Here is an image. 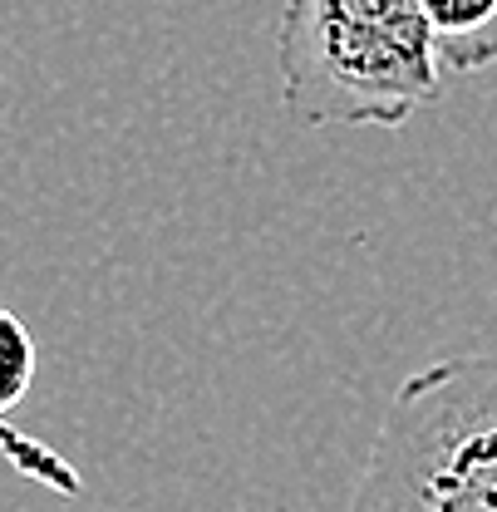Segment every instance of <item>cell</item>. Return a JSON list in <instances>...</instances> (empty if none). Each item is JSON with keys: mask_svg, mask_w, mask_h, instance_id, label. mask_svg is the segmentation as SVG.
<instances>
[{"mask_svg": "<svg viewBox=\"0 0 497 512\" xmlns=\"http://www.w3.org/2000/svg\"><path fill=\"white\" fill-rule=\"evenodd\" d=\"M276 69L296 128H404L448 79L414 0H286Z\"/></svg>", "mask_w": 497, "mask_h": 512, "instance_id": "obj_1", "label": "cell"}, {"mask_svg": "<svg viewBox=\"0 0 497 512\" xmlns=\"http://www.w3.org/2000/svg\"><path fill=\"white\" fill-rule=\"evenodd\" d=\"M350 512H497V350L443 355L394 389Z\"/></svg>", "mask_w": 497, "mask_h": 512, "instance_id": "obj_2", "label": "cell"}, {"mask_svg": "<svg viewBox=\"0 0 497 512\" xmlns=\"http://www.w3.org/2000/svg\"><path fill=\"white\" fill-rule=\"evenodd\" d=\"M35 365H40V355H35L30 325L15 316L10 306H0V458L20 478H30V483H40V488H50L60 498H79L84 493L79 468L50 444H40V439H30V434H20L10 424V414L25 404V394L35 384Z\"/></svg>", "mask_w": 497, "mask_h": 512, "instance_id": "obj_3", "label": "cell"}, {"mask_svg": "<svg viewBox=\"0 0 497 512\" xmlns=\"http://www.w3.org/2000/svg\"><path fill=\"white\" fill-rule=\"evenodd\" d=\"M443 74H483L497 64V0H414Z\"/></svg>", "mask_w": 497, "mask_h": 512, "instance_id": "obj_4", "label": "cell"}]
</instances>
